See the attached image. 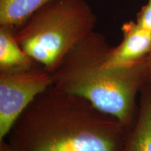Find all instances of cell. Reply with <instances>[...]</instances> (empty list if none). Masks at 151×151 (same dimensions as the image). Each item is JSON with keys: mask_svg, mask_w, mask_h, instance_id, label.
I'll use <instances>...</instances> for the list:
<instances>
[{"mask_svg": "<svg viewBox=\"0 0 151 151\" xmlns=\"http://www.w3.org/2000/svg\"><path fill=\"white\" fill-rule=\"evenodd\" d=\"M52 0H0V25L22 27L36 11Z\"/></svg>", "mask_w": 151, "mask_h": 151, "instance_id": "8", "label": "cell"}, {"mask_svg": "<svg viewBox=\"0 0 151 151\" xmlns=\"http://www.w3.org/2000/svg\"><path fill=\"white\" fill-rule=\"evenodd\" d=\"M127 133L114 116L52 85L18 117L5 140L13 151H125Z\"/></svg>", "mask_w": 151, "mask_h": 151, "instance_id": "1", "label": "cell"}, {"mask_svg": "<svg viewBox=\"0 0 151 151\" xmlns=\"http://www.w3.org/2000/svg\"><path fill=\"white\" fill-rule=\"evenodd\" d=\"M147 65H148L149 79H150V81H151V52L147 57Z\"/></svg>", "mask_w": 151, "mask_h": 151, "instance_id": "11", "label": "cell"}, {"mask_svg": "<svg viewBox=\"0 0 151 151\" xmlns=\"http://www.w3.org/2000/svg\"><path fill=\"white\" fill-rule=\"evenodd\" d=\"M16 30L0 25V72L29 70L38 64L15 39Z\"/></svg>", "mask_w": 151, "mask_h": 151, "instance_id": "7", "label": "cell"}, {"mask_svg": "<svg viewBox=\"0 0 151 151\" xmlns=\"http://www.w3.org/2000/svg\"><path fill=\"white\" fill-rule=\"evenodd\" d=\"M125 151H151V81L139 95L137 118L127 130Z\"/></svg>", "mask_w": 151, "mask_h": 151, "instance_id": "6", "label": "cell"}, {"mask_svg": "<svg viewBox=\"0 0 151 151\" xmlns=\"http://www.w3.org/2000/svg\"><path fill=\"white\" fill-rule=\"evenodd\" d=\"M122 40L111 47L104 65L116 68L132 65L146 58L151 52V31L141 27L137 22L129 21L121 27Z\"/></svg>", "mask_w": 151, "mask_h": 151, "instance_id": "5", "label": "cell"}, {"mask_svg": "<svg viewBox=\"0 0 151 151\" xmlns=\"http://www.w3.org/2000/svg\"><path fill=\"white\" fill-rule=\"evenodd\" d=\"M136 22L141 27L151 31V0H148L146 4L138 13Z\"/></svg>", "mask_w": 151, "mask_h": 151, "instance_id": "9", "label": "cell"}, {"mask_svg": "<svg viewBox=\"0 0 151 151\" xmlns=\"http://www.w3.org/2000/svg\"><path fill=\"white\" fill-rule=\"evenodd\" d=\"M111 48L105 36L94 31L67 55L52 73V86L88 100L116 118L128 130L137 118V97L150 81L148 56L132 65L107 68L104 62Z\"/></svg>", "mask_w": 151, "mask_h": 151, "instance_id": "2", "label": "cell"}, {"mask_svg": "<svg viewBox=\"0 0 151 151\" xmlns=\"http://www.w3.org/2000/svg\"><path fill=\"white\" fill-rule=\"evenodd\" d=\"M52 85V73L39 64L29 70L0 72V142L28 106Z\"/></svg>", "mask_w": 151, "mask_h": 151, "instance_id": "4", "label": "cell"}, {"mask_svg": "<svg viewBox=\"0 0 151 151\" xmlns=\"http://www.w3.org/2000/svg\"><path fill=\"white\" fill-rule=\"evenodd\" d=\"M97 16L86 0H52L16 31L22 50L50 73L94 31Z\"/></svg>", "mask_w": 151, "mask_h": 151, "instance_id": "3", "label": "cell"}, {"mask_svg": "<svg viewBox=\"0 0 151 151\" xmlns=\"http://www.w3.org/2000/svg\"><path fill=\"white\" fill-rule=\"evenodd\" d=\"M0 151H13L8 142L5 139L0 142Z\"/></svg>", "mask_w": 151, "mask_h": 151, "instance_id": "10", "label": "cell"}]
</instances>
